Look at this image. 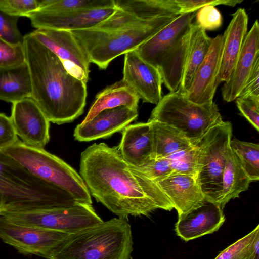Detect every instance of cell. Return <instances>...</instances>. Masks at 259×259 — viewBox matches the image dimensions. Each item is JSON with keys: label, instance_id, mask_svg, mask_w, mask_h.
<instances>
[{"label": "cell", "instance_id": "cell-1", "mask_svg": "<svg viewBox=\"0 0 259 259\" xmlns=\"http://www.w3.org/2000/svg\"><path fill=\"white\" fill-rule=\"evenodd\" d=\"M79 175L91 194L118 218L174 207L157 184L126 162L117 146L94 144L80 155Z\"/></svg>", "mask_w": 259, "mask_h": 259}, {"label": "cell", "instance_id": "cell-2", "mask_svg": "<svg viewBox=\"0 0 259 259\" xmlns=\"http://www.w3.org/2000/svg\"><path fill=\"white\" fill-rule=\"evenodd\" d=\"M31 81V98L50 122L70 123L84 112L87 84L71 75L60 59L31 33L23 36Z\"/></svg>", "mask_w": 259, "mask_h": 259}, {"label": "cell", "instance_id": "cell-3", "mask_svg": "<svg viewBox=\"0 0 259 259\" xmlns=\"http://www.w3.org/2000/svg\"><path fill=\"white\" fill-rule=\"evenodd\" d=\"M0 196L3 212L49 209L78 202L65 191L36 177L1 150Z\"/></svg>", "mask_w": 259, "mask_h": 259}, {"label": "cell", "instance_id": "cell-4", "mask_svg": "<svg viewBox=\"0 0 259 259\" xmlns=\"http://www.w3.org/2000/svg\"><path fill=\"white\" fill-rule=\"evenodd\" d=\"M133 250L130 224L114 218L69 234L48 259H133Z\"/></svg>", "mask_w": 259, "mask_h": 259}, {"label": "cell", "instance_id": "cell-5", "mask_svg": "<svg viewBox=\"0 0 259 259\" xmlns=\"http://www.w3.org/2000/svg\"><path fill=\"white\" fill-rule=\"evenodd\" d=\"M177 16L157 18L134 27L116 30L89 28L71 32L90 62L101 69H105L113 59L136 50Z\"/></svg>", "mask_w": 259, "mask_h": 259}, {"label": "cell", "instance_id": "cell-6", "mask_svg": "<svg viewBox=\"0 0 259 259\" xmlns=\"http://www.w3.org/2000/svg\"><path fill=\"white\" fill-rule=\"evenodd\" d=\"M1 150L36 177L65 191L77 201L92 204L91 195L80 175L56 155L44 148L28 146L19 139Z\"/></svg>", "mask_w": 259, "mask_h": 259}, {"label": "cell", "instance_id": "cell-7", "mask_svg": "<svg viewBox=\"0 0 259 259\" xmlns=\"http://www.w3.org/2000/svg\"><path fill=\"white\" fill-rule=\"evenodd\" d=\"M149 121L169 125L195 144L212 126L223 121L213 101L199 105L177 92L162 97L151 112Z\"/></svg>", "mask_w": 259, "mask_h": 259}, {"label": "cell", "instance_id": "cell-8", "mask_svg": "<svg viewBox=\"0 0 259 259\" xmlns=\"http://www.w3.org/2000/svg\"><path fill=\"white\" fill-rule=\"evenodd\" d=\"M232 136L231 123L223 120L212 126L194 144L197 149L196 180L205 198L219 206Z\"/></svg>", "mask_w": 259, "mask_h": 259}, {"label": "cell", "instance_id": "cell-9", "mask_svg": "<svg viewBox=\"0 0 259 259\" xmlns=\"http://www.w3.org/2000/svg\"><path fill=\"white\" fill-rule=\"evenodd\" d=\"M2 219L19 225L73 233L99 224L104 221L92 204H74L49 209L3 212Z\"/></svg>", "mask_w": 259, "mask_h": 259}, {"label": "cell", "instance_id": "cell-10", "mask_svg": "<svg viewBox=\"0 0 259 259\" xmlns=\"http://www.w3.org/2000/svg\"><path fill=\"white\" fill-rule=\"evenodd\" d=\"M30 33L60 59L69 73L87 83L91 62L70 31L40 28Z\"/></svg>", "mask_w": 259, "mask_h": 259}, {"label": "cell", "instance_id": "cell-11", "mask_svg": "<svg viewBox=\"0 0 259 259\" xmlns=\"http://www.w3.org/2000/svg\"><path fill=\"white\" fill-rule=\"evenodd\" d=\"M69 233L15 224L0 218V238L23 254L48 258Z\"/></svg>", "mask_w": 259, "mask_h": 259}, {"label": "cell", "instance_id": "cell-12", "mask_svg": "<svg viewBox=\"0 0 259 259\" xmlns=\"http://www.w3.org/2000/svg\"><path fill=\"white\" fill-rule=\"evenodd\" d=\"M17 136L26 145L44 148L50 141V121L31 98L12 103L10 117Z\"/></svg>", "mask_w": 259, "mask_h": 259}, {"label": "cell", "instance_id": "cell-13", "mask_svg": "<svg viewBox=\"0 0 259 259\" xmlns=\"http://www.w3.org/2000/svg\"><path fill=\"white\" fill-rule=\"evenodd\" d=\"M122 79L144 102L157 105L162 98V80L159 70L135 50L125 54Z\"/></svg>", "mask_w": 259, "mask_h": 259}, {"label": "cell", "instance_id": "cell-14", "mask_svg": "<svg viewBox=\"0 0 259 259\" xmlns=\"http://www.w3.org/2000/svg\"><path fill=\"white\" fill-rule=\"evenodd\" d=\"M223 37L219 34L212 39L210 46L200 64L185 95L191 102L204 105L213 102L217 88L220 84Z\"/></svg>", "mask_w": 259, "mask_h": 259}, {"label": "cell", "instance_id": "cell-15", "mask_svg": "<svg viewBox=\"0 0 259 259\" xmlns=\"http://www.w3.org/2000/svg\"><path fill=\"white\" fill-rule=\"evenodd\" d=\"M115 8L68 12L52 13L36 11L26 17L34 28L73 31L93 28L109 17Z\"/></svg>", "mask_w": 259, "mask_h": 259}, {"label": "cell", "instance_id": "cell-16", "mask_svg": "<svg viewBox=\"0 0 259 259\" xmlns=\"http://www.w3.org/2000/svg\"><path fill=\"white\" fill-rule=\"evenodd\" d=\"M198 10L181 14L135 51L158 69L163 60L193 22Z\"/></svg>", "mask_w": 259, "mask_h": 259}, {"label": "cell", "instance_id": "cell-17", "mask_svg": "<svg viewBox=\"0 0 259 259\" xmlns=\"http://www.w3.org/2000/svg\"><path fill=\"white\" fill-rule=\"evenodd\" d=\"M138 109L126 106L104 110L91 120L80 123L74 130V139L80 142H89L107 138L122 131L137 119Z\"/></svg>", "mask_w": 259, "mask_h": 259}, {"label": "cell", "instance_id": "cell-18", "mask_svg": "<svg viewBox=\"0 0 259 259\" xmlns=\"http://www.w3.org/2000/svg\"><path fill=\"white\" fill-rule=\"evenodd\" d=\"M225 221L223 209L205 199L199 207L178 216L175 230L179 237L188 241L213 233Z\"/></svg>", "mask_w": 259, "mask_h": 259}, {"label": "cell", "instance_id": "cell-19", "mask_svg": "<svg viewBox=\"0 0 259 259\" xmlns=\"http://www.w3.org/2000/svg\"><path fill=\"white\" fill-rule=\"evenodd\" d=\"M258 59L259 24L256 20L245 36L241 52L229 80L224 82L222 88V95L225 102H232L238 97Z\"/></svg>", "mask_w": 259, "mask_h": 259}, {"label": "cell", "instance_id": "cell-20", "mask_svg": "<svg viewBox=\"0 0 259 259\" xmlns=\"http://www.w3.org/2000/svg\"><path fill=\"white\" fill-rule=\"evenodd\" d=\"M156 183L171 202L178 216L199 207L206 199L194 176L171 174Z\"/></svg>", "mask_w": 259, "mask_h": 259}, {"label": "cell", "instance_id": "cell-21", "mask_svg": "<svg viewBox=\"0 0 259 259\" xmlns=\"http://www.w3.org/2000/svg\"><path fill=\"white\" fill-rule=\"evenodd\" d=\"M121 132L122 137L117 148L126 162L134 167L140 168L153 159L149 121L129 124Z\"/></svg>", "mask_w": 259, "mask_h": 259}, {"label": "cell", "instance_id": "cell-22", "mask_svg": "<svg viewBox=\"0 0 259 259\" xmlns=\"http://www.w3.org/2000/svg\"><path fill=\"white\" fill-rule=\"evenodd\" d=\"M223 37L221 65L219 82H227L234 68L247 33L248 17L244 8H239L232 15Z\"/></svg>", "mask_w": 259, "mask_h": 259}, {"label": "cell", "instance_id": "cell-23", "mask_svg": "<svg viewBox=\"0 0 259 259\" xmlns=\"http://www.w3.org/2000/svg\"><path fill=\"white\" fill-rule=\"evenodd\" d=\"M140 98L136 92L122 79L106 87L96 99L82 123L91 120L101 111L120 106L138 109Z\"/></svg>", "mask_w": 259, "mask_h": 259}, {"label": "cell", "instance_id": "cell-24", "mask_svg": "<svg viewBox=\"0 0 259 259\" xmlns=\"http://www.w3.org/2000/svg\"><path fill=\"white\" fill-rule=\"evenodd\" d=\"M212 39L195 21L192 23L189 50L177 92L184 95L187 93L196 71L208 53Z\"/></svg>", "mask_w": 259, "mask_h": 259}, {"label": "cell", "instance_id": "cell-25", "mask_svg": "<svg viewBox=\"0 0 259 259\" xmlns=\"http://www.w3.org/2000/svg\"><path fill=\"white\" fill-rule=\"evenodd\" d=\"M191 24L165 57L158 68L162 82L170 92H177L181 81L189 47Z\"/></svg>", "mask_w": 259, "mask_h": 259}, {"label": "cell", "instance_id": "cell-26", "mask_svg": "<svg viewBox=\"0 0 259 259\" xmlns=\"http://www.w3.org/2000/svg\"><path fill=\"white\" fill-rule=\"evenodd\" d=\"M32 86L29 69L24 63L0 69V100L14 103L31 98Z\"/></svg>", "mask_w": 259, "mask_h": 259}, {"label": "cell", "instance_id": "cell-27", "mask_svg": "<svg viewBox=\"0 0 259 259\" xmlns=\"http://www.w3.org/2000/svg\"><path fill=\"white\" fill-rule=\"evenodd\" d=\"M148 121L152 132L153 159L167 157L193 145L175 127L157 121Z\"/></svg>", "mask_w": 259, "mask_h": 259}, {"label": "cell", "instance_id": "cell-28", "mask_svg": "<svg viewBox=\"0 0 259 259\" xmlns=\"http://www.w3.org/2000/svg\"><path fill=\"white\" fill-rule=\"evenodd\" d=\"M251 182L237 156L230 148L222 179V192L220 206L223 209L232 199L248 190Z\"/></svg>", "mask_w": 259, "mask_h": 259}, {"label": "cell", "instance_id": "cell-29", "mask_svg": "<svg viewBox=\"0 0 259 259\" xmlns=\"http://www.w3.org/2000/svg\"><path fill=\"white\" fill-rule=\"evenodd\" d=\"M115 8V0L39 1L37 11L60 13Z\"/></svg>", "mask_w": 259, "mask_h": 259}, {"label": "cell", "instance_id": "cell-30", "mask_svg": "<svg viewBox=\"0 0 259 259\" xmlns=\"http://www.w3.org/2000/svg\"><path fill=\"white\" fill-rule=\"evenodd\" d=\"M259 225L222 250L214 259H259Z\"/></svg>", "mask_w": 259, "mask_h": 259}, {"label": "cell", "instance_id": "cell-31", "mask_svg": "<svg viewBox=\"0 0 259 259\" xmlns=\"http://www.w3.org/2000/svg\"><path fill=\"white\" fill-rule=\"evenodd\" d=\"M230 147L239 159L251 181L259 180V145L258 144L231 139Z\"/></svg>", "mask_w": 259, "mask_h": 259}, {"label": "cell", "instance_id": "cell-32", "mask_svg": "<svg viewBox=\"0 0 259 259\" xmlns=\"http://www.w3.org/2000/svg\"><path fill=\"white\" fill-rule=\"evenodd\" d=\"M166 158L169 161L172 174H182L196 177L197 149L194 144L178 151Z\"/></svg>", "mask_w": 259, "mask_h": 259}, {"label": "cell", "instance_id": "cell-33", "mask_svg": "<svg viewBox=\"0 0 259 259\" xmlns=\"http://www.w3.org/2000/svg\"><path fill=\"white\" fill-rule=\"evenodd\" d=\"M25 62L23 43L12 44L0 38V69L18 66Z\"/></svg>", "mask_w": 259, "mask_h": 259}, {"label": "cell", "instance_id": "cell-34", "mask_svg": "<svg viewBox=\"0 0 259 259\" xmlns=\"http://www.w3.org/2000/svg\"><path fill=\"white\" fill-rule=\"evenodd\" d=\"M18 19L0 9V38L12 44L23 43V36L17 26Z\"/></svg>", "mask_w": 259, "mask_h": 259}, {"label": "cell", "instance_id": "cell-35", "mask_svg": "<svg viewBox=\"0 0 259 259\" xmlns=\"http://www.w3.org/2000/svg\"><path fill=\"white\" fill-rule=\"evenodd\" d=\"M39 1L36 0H0V9L11 16L27 17L37 11Z\"/></svg>", "mask_w": 259, "mask_h": 259}, {"label": "cell", "instance_id": "cell-36", "mask_svg": "<svg viewBox=\"0 0 259 259\" xmlns=\"http://www.w3.org/2000/svg\"><path fill=\"white\" fill-rule=\"evenodd\" d=\"M196 23L206 30H214L219 28L223 18L220 11L212 5H206L198 10L196 15Z\"/></svg>", "mask_w": 259, "mask_h": 259}, {"label": "cell", "instance_id": "cell-37", "mask_svg": "<svg viewBox=\"0 0 259 259\" xmlns=\"http://www.w3.org/2000/svg\"><path fill=\"white\" fill-rule=\"evenodd\" d=\"M235 100L237 107L241 115L258 132L259 98L238 97Z\"/></svg>", "mask_w": 259, "mask_h": 259}, {"label": "cell", "instance_id": "cell-38", "mask_svg": "<svg viewBox=\"0 0 259 259\" xmlns=\"http://www.w3.org/2000/svg\"><path fill=\"white\" fill-rule=\"evenodd\" d=\"M137 168L155 182L172 173L169 161L166 157L153 159L146 165Z\"/></svg>", "mask_w": 259, "mask_h": 259}, {"label": "cell", "instance_id": "cell-39", "mask_svg": "<svg viewBox=\"0 0 259 259\" xmlns=\"http://www.w3.org/2000/svg\"><path fill=\"white\" fill-rule=\"evenodd\" d=\"M181 9V14L198 10L206 5H226L234 7L242 2L240 0H176Z\"/></svg>", "mask_w": 259, "mask_h": 259}, {"label": "cell", "instance_id": "cell-40", "mask_svg": "<svg viewBox=\"0 0 259 259\" xmlns=\"http://www.w3.org/2000/svg\"><path fill=\"white\" fill-rule=\"evenodd\" d=\"M18 140L10 117L0 113V150L13 145Z\"/></svg>", "mask_w": 259, "mask_h": 259}, {"label": "cell", "instance_id": "cell-41", "mask_svg": "<svg viewBox=\"0 0 259 259\" xmlns=\"http://www.w3.org/2000/svg\"><path fill=\"white\" fill-rule=\"evenodd\" d=\"M259 98V59L254 66L253 69L241 91L238 97Z\"/></svg>", "mask_w": 259, "mask_h": 259}, {"label": "cell", "instance_id": "cell-42", "mask_svg": "<svg viewBox=\"0 0 259 259\" xmlns=\"http://www.w3.org/2000/svg\"><path fill=\"white\" fill-rule=\"evenodd\" d=\"M5 210V205L3 199L0 196V215Z\"/></svg>", "mask_w": 259, "mask_h": 259}]
</instances>
